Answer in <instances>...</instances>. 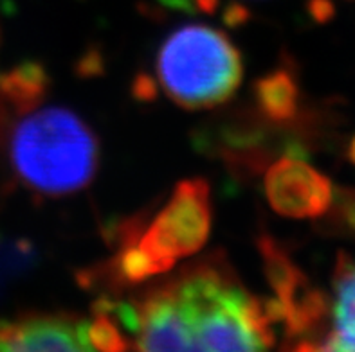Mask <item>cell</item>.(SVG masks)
<instances>
[{
	"instance_id": "8fae6325",
	"label": "cell",
	"mask_w": 355,
	"mask_h": 352,
	"mask_svg": "<svg viewBox=\"0 0 355 352\" xmlns=\"http://www.w3.org/2000/svg\"><path fill=\"white\" fill-rule=\"evenodd\" d=\"M117 270L123 279L128 282H143L150 277L161 273L157 263L150 257L146 250L137 245V241L128 243L126 248L123 250L117 259Z\"/></svg>"
},
{
	"instance_id": "9c48e42d",
	"label": "cell",
	"mask_w": 355,
	"mask_h": 352,
	"mask_svg": "<svg viewBox=\"0 0 355 352\" xmlns=\"http://www.w3.org/2000/svg\"><path fill=\"white\" fill-rule=\"evenodd\" d=\"M49 86V74L38 62H24L0 76V94L20 112L40 104Z\"/></svg>"
},
{
	"instance_id": "277c9868",
	"label": "cell",
	"mask_w": 355,
	"mask_h": 352,
	"mask_svg": "<svg viewBox=\"0 0 355 352\" xmlns=\"http://www.w3.org/2000/svg\"><path fill=\"white\" fill-rule=\"evenodd\" d=\"M211 232V194L206 180L177 183L166 207L153 219L137 245L166 272L179 259L195 254Z\"/></svg>"
},
{
	"instance_id": "9a60e30c",
	"label": "cell",
	"mask_w": 355,
	"mask_h": 352,
	"mask_svg": "<svg viewBox=\"0 0 355 352\" xmlns=\"http://www.w3.org/2000/svg\"><path fill=\"white\" fill-rule=\"evenodd\" d=\"M306 11L318 24H329L336 17V4L332 0H306Z\"/></svg>"
},
{
	"instance_id": "30bf717a",
	"label": "cell",
	"mask_w": 355,
	"mask_h": 352,
	"mask_svg": "<svg viewBox=\"0 0 355 352\" xmlns=\"http://www.w3.org/2000/svg\"><path fill=\"white\" fill-rule=\"evenodd\" d=\"M254 95L258 108L275 122H285L296 115L300 90L291 72L285 68H278L258 80Z\"/></svg>"
},
{
	"instance_id": "4fadbf2b",
	"label": "cell",
	"mask_w": 355,
	"mask_h": 352,
	"mask_svg": "<svg viewBox=\"0 0 355 352\" xmlns=\"http://www.w3.org/2000/svg\"><path fill=\"white\" fill-rule=\"evenodd\" d=\"M76 74L83 77V80L103 76L105 59L98 47H90V49H87L85 53L81 54L80 59L76 62Z\"/></svg>"
},
{
	"instance_id": "7a4b0ae2",
	"label": "cell",
	"mask_w": 355,
	"mask_h": 352,
	"mask_svg": "<svg viewBox=\"0 0 355 352\" xmlns=\"http://www.w3.org/2000/svg\"><path fill=\"white\" fill-rule=\"evenodd\" d=\"M242 58L224 33L184 26L168 36L157 54V77L168 98L186 110L225 103L242 83Z\"/></svg>"
},
{
	"instance_id": "d6986e66",
	"label": "cell",
	"mask_w": 355,
	"mask_h": 352,
	"mask_svg": "<svg viewBox=\"0 0 355 352\" xmlns=\"http://www.w3.org/2000/svg\"><path fill=\"white\" fill-rule=\"evenodd\" d=\"M347 156H348V160L352 162V164L355 165V137L352 138L350 144H348V149H347Z\"/></svg>"
},
{
	"instance_id": "8992f818",
	"label": "cell",
	"mask_w": 355,
	"mask_h": 352,
	"mask_svg": "<svg viewBox=\"0 0 355 352\" xmlns=\"http://www.w3.org/2000/svg\"><path fill=\"white\" fill-rule=\"evenodd\" d=\"M89 322L71 315H22L0 320V351L85 352Z\"/></svg>"
},
{
	"instance_id": "ffe728a7",
	"label": "cell",
	"mask_w": 355,
	"mask_h": 352,
	"mask_svg": "<svg viewBox=\"0 0 355 352\" xmlns=\"http://www.w3.org/2000/svg\"><path fill=\"white\" fill-rule=\"evenodd\" d=\"M350 2H355V0H350Z\"/></svg>"
},
{
	"instance_id": "6da1fadb",
	"label": "cell",
	"mask_w": 355,
	"mask_h": 352,
	"mask_svg": "<svg viewBox=\"0 0 355 352\" xmlns=\"http://www.w3.org/2000/svg\"><path fill=\"white\" fill-rule=\"evenodd\" d=\"M11 162L27 187L47 196H62L81 191L94 178L98 142L76 113L45 108L17 126Z\"/></svg>"
},
{
	"instance_id": "ac0fdd59",
	"label": "cell",
	"mask_w": 355,
	"mask_h": 352,
	"mask_svg": "<svg viewBox=\"0 0 355 352\" xmlns=\"http://www.w3.org/2000/svg\"><path fill=\"white\" fill-rule=\"evenodd\" d=\"M197 2V11L198 13H206L213 15L218 9V4L220 0H195Z\"/></svg>"
},
{
	"instance_id": "5b68a950",
	"label": "cell",
	"mask_w": 355,
	"mask_h": 352,
	"mask_svg": "<svg viewBox=\"0 0 355 352\" xmlns=\"http://www.w3.org/2000/svg\"><path fill=\"white\" fill-rule=\"evenodd\" d=\"M263 187L270 209L285 218H321L334 200L330 180L297 158H282L270 165Z\"/></svg>"
},
{
	"instance_id": "e0dca14e",
	"label": "cell",
	"mask_w": 355,
	"mask_h": 352,
	"mask_svg": "<svg viewBox=\"0 0 355 352\" xmlns=\"http://www.w3.org/2000/svg\"><path fill=\"white\" fill-rule=\"evenodd\" d=\"M159 4L164 6L168 9H175V11H182V13L195 15L197 11V2L195 0H157Z\"/></svg>"
},
{
	"instance_id": "2e32d148",
	"label": "cell",
	"mask_w": 355,
	"mask_h": 352,
	"mask_svg": "<svg viewBox=\"0 0 355 352\" xmlns=\"http://www.w3.org/2000/svg\"><path fill=\"white\" fill-rule=\"evenodd\" d=\"M249 20H251V11H249V8H245L243 4H239V2H231V4L224 9V13H222V22L227 27H231V29L242 27L243 24H248Z\"/></svg>"
},
{
	"instance_id": "3957f363",
	"label": "cell",
	"mask_w": 355,
	"mask_h": 352,
	"mask_svg": "<svg viewBox=\"0 0 355 352\" xmlns=\"http://www.w3.org/2000/svg\"><path fill=\"white\" fill-rule=\"evenodd\" d=\"M170 288L191 329L195 351H263L272 345L261 300L216 272L202 270Z\"/></svg>"
},
{
	"instance_id": "5bb4252c",
	"label": "cell",
	"mask_w": 355,
	"mask_h": 352,
	"mask_svg": "<svg viewBox=\"0 0 355 352\" xmlns=\"http://www.w3.org/2000/svg\"><path fill=\"white\" fill-rule=\"evenodd\" d=\"M132 95L141 103H152L157 98V83L146 72H141L132 81Z\"/></svg>"
},
{
	"instance_id": "ba28073f",
	"label": "cell",
	"mask_w": 355,
	"mask_h": 352,
	"mask_svg": "<svg viewBox=\"0 0 355 352\" xmlns=\"http://www.w3.org/2000/svg\"><path fill=\"white\" fill-rule=\"evenodd\" d=\"M258 246L263 257V272L267 281L275 290L276 297L288 309L309 290L305 277L272 237H261Z\"/></svg>"
},
{
	"instance_id": "52a82bcc",
	"label": "cell",
	"mask_w": 355,
	"mask_h": 352,
	"mask_svg": "<svg viewBox=\"0 0 355 352\" xmlns=\"http://www.w3.org/2000/svg\"><path fill=\"white\" fill-rule=\"evenodd\" d=\"M338 297L334 304V329L323 349L355 351V264L347 255L338 266L336 275Z\"/></svg>"
},
{
	"instance_id": "7c38bea8",
	"label": "cell",
	"mask_w": 355,
	"mask_h": 352,
	"mask_svg": "<svg viewBox=\"0 0 355 352\" xmlns=\"http://www.w3.org/2000/svg\"><path fill=\"white\" fill-rule=\"evenodd\" d=\"M87 338H89L90 347L96 349V351L117 352L128 349V344L125 342L117 326L107 317L105 311H98L94 320L89 322Z\"/></svg>"
}]
</instances>
